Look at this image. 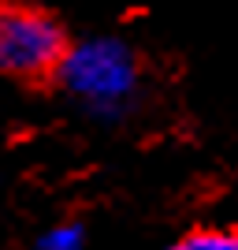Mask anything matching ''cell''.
<instances>
[{"label": "cell", "mask_w": 238, "mask_h": 250, "mask_svg": "<svg viewBox=\"0 0 238 250\" xmlns=\"http://www.w3.org/2000/svg\"><path fill=\"white\" fill-rule=\"evenodd\" d=\"M167 250H238V224H205L179 235Z\"/></svg>", "instance_id": "3957f363"}, {"label": "cell", "mask_w": 238, "mask_h": 250, "mask_svg": "<svg viewBox=\"0 0 238 250\" xmlns=\"http://www.w3.org/2000/svg\"><path fill=\"white\" fill-rule=\"evenodd\" d=\"M49 86L86 120L119 127L145 108L149 67L142 49L123 34H82L71 38Z\"/></svg>", "instance_id": "6da1fadb"}, {"label": "cell", "mask_w": 238, "mask_h": 250, "mask_svg": "<svg viewBox=\"0 0 238 250\" xmlns=\"http://www.w3.org/2000/svg\"><path fill=\"white\" fill-rule=\"evenodd\" d=\"M71 34L49 8L30 0H0V79L52 83Z\"/></svg>", "instance_id": "7a4b0ae2"}, {"label": "cell", "mask_w": 238, "mask_h": 250, "mask_svg": "<svg viewBox=\"0 0 238 250\" xmlns=\"http://www.w3.org/2000/svg\"><path fill=\"white\" fill-rule=\"evenodd\" d=\"M30 250H86V228L78 220H56L34 235Z\"/></svg>", "instance_id": "277c9868"}]
</instances>
